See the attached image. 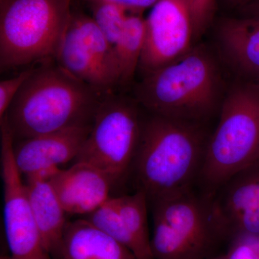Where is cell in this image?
<instances>
[{"label":"cell","mask_w":259,"mask_h":259,"mask_svg":"<svg viewBox=\"0 0 259 259\" xmlns=\"http://www.w3.org/2000/svg\"><path fill=\"white\" fill-rule=\"evenodd\" d=\"M207 259H227L226 257V255H213L212 257H209V258Z\"/></svg>","instance_id":"83f0119b"},{"label":"cell","mask_w":259,"mask_h":259,"mask_svg":"<svg viewBox=\"0 0 259 259\" xmlns=\"http://www.w3.org/2000/svg\"><path fill=\"white\" fill-rule=\"evenodd\" d=\"M94 226L111 236L131 251V242L121 218L115 197H110L86 218Z\"/></svg>","instance_id":"44dd1931"},{"label":"cell","mask_w":259,"mask_h":259,"mask_svg":"<svg viewBox=\"0 0 259 259\" xmlns=\"http://www.w3.org/2000/svg\"><path fill=\"white\" fill-rule=\"evenodd\" d=\"M104 96L49 61L35 66L3 119L14 141L90 125Z\"/></svg>","instance_id":"7a4b0ae2"},{"label":"cell","mask_w":259,"mask_h":259,"mask_svg":"<svg viewBox=\"0 0 259 259\" xmlns=\"http://www.w3.org/2000/svg\"><path fill=\"white\" fill-rule=\"evenodd\" d=\"M136 259H153L147 219L148 198L144 191L115 197Z\"/></svg>","instance_id":"e0dca14e"},{"label":"cell","mask_w":259,"mask_h":259,"mask_svg":"<svg viewBox=\"0 0 259 259\" xmlns=\"http://www.w3.org/2000/svg\"><path fill=\"white\" fill-rule=\"evenodd\" d=\"M62 259H136L134 253L87 219L68 222Z\"/></svg>","instance_id":"9a60e30c"},{"label":"cell","mask_w":259,"mask_h":259,"mask_svg":"<svg viewBox=\"0 0 259 259\" xmlns=\"http://www.w3.org/2000/svg\"><path fill=\"white\" fill-rule=\"evenodd\" d=\"M4 225L8 253L0 259H53L48 253L29 204L14 157V139L6 120L0 121Z\"/></svg>","instance_id":"ba28073f"},{"label":"cell","mask_w":259,"mask_h":259,"mask_svg":"<svg viewBox=\"0 0 259 259\" xmlns=\"http://www.w3.org/2000/svg\"><path fill=\"white\" fill-rule=\"evenodd\" d=\"M251 0H228V2L233 5H243L248 4Z\"/></svg>","instance_id":"4316f807"},{"label":"cell","mask_w":259,"mask_h":259,"mask_svg":"<svg viewBox=\"0 0 259 259\" xmlns=\"http://www.w3.org/2000/svg\"><path fill=\"white\" fill-rule=\"evenodd\" d=\"M91 17L112 46L120 38L130 14L135 10L103 1H90Z\"/></svg>","instance_id":"ffe728a7"},{"label":"cell","mask_w":259,"mask_h":259,"mask_svg":"<svg viewBox=\"0 0 259 259\" xmlns=\"http://www.w3.org/2000/svg\"><path fill=\"white\" fill-rule=\"evenodd\" d=\"M209 137L200 122L153 115L143 119L134 172L137 190L152 202L193 189Z\"/></svg>","instance_id":"6da1fadb"},{"label":"cell","mask_w":259,"mask_h":259,"mask_svg":"<svg viewBox=\"0 0 259 259\" xmlns=\"http://www.w3.org/2000/svg\"><path fill=\"white\" fill-rule=\"evenodd\" d=\"M53 173L27 177L25 192L42 243L53 259H62V245L67 221L66 211L51 186Z\"/></svg>","instance_id":"4fadbf2b"},{"label":"cell","mask_w":259,"mask_h":259,"mask_svg":"<svg viewBox=\"0 0 259 259\" xmlns=\"http://www.w3.org/2000/svg\"><path fill=\"white\" fill-rule=\"evenodd\" d=\"M209 196L214 223L223 240L259 234V161L233 175Z\"/></svg>","instance_id":"30bf717a"},{"label":"cell","mask_w":259,"mask_h":259,"mask_svg":"<svg viewBox=\"0 0 259 259\" xmlns=\"http://www.w3.org/2000/svg\"><path fill=\"white\" fill-rule=\"evenodd\" d=\"M220 38L230 59L242 71L259 76V15L226 19L220 28Z\"/></svg>","instance_id":"2e32d148"},{"label":"cell","mask_w":259,"mask_h":259,"mask_svg":"<svg viewBox=\"0 0 259 259\" xmlns=\"http://www.w3.org/2000/svg\"><path fill=\"white\" fill-rule=\"evenodd\" d=\"M92 127L93 124L74 126L14 141V157L19 171L28 177L59 169L60 165L75 160Z\"/></svg>","instance_id":"8fae6325"},{"label":"cell","mask_w":259,"mask_h":259,"mask_svg":"<svg viewBox=\"0 0 259 259\" xmlns=\"http://www.w3.org/2000/svg\"><path fill=\"white\" fill-rule=\"evenodd\" d=\"M136 102L116 93L105 95L74 160L101 171L112 188L125 185L134 172L143 122Z\"/></svg>","instance_id":"52a82bcc"},{"label":"cell","mask_w":259,"mask_h":259,"mask_svg":"<svg viewBox=\"0 0 259 259\" xmlns=\"http://www.w3.org/2000/svg\"><path fill=\"white\" fill-rule=\"evenodd\" d=\"M153 259H207L222 236L212 210L210 196L194 188L151 203Z\"/></svg>","instance_id":"8992f818"},{"label":"cell","mask_w":259,"mask_h":259,"mask_svg":"<svg viewBox=\"0 0 259 259\" xmlns=\"http://www.w3.org/2000/svg\"><path fill=\"white\" fill-rule=\"evenodd\" d=\"M35 66L22 70L19 74L0 81V120L3 119L20 89L33 73Z\"/></svg>","instance_id":"603a6c76"},{"label":"cell","mask_w":259,"mask_h":259,"mask_svg":"<svg viewBox=\"0 0 259 259\" xmlns=\"http://www.w3.org/2000/svg\"><path fill=\"white\" fill-rule=\"evenodd\" d=\"M258 161L259 83L252 80L237 85L223 101L199 176L204 193H213L233 175Z\"/></svg>","instance_id":"5b68a950"},{"label":"cell","mask_w":259,"mask_h":259,"mask_svg":"<svg viewBox=\"0 0 259 259\" xmlns=\"http://www.w3.org/2000/svg\"><path fill=\"white\" fill-rule=\"evenodd\" d=\"M253 81H256V82L259 83V76L258 77L255 78V79H253Z\"/></svg>","instance_id":"f1b7e54d"},{"label":"cell","mask_w":259,"mask_h":259,"mask_svg":"<svg viewBox=\"0 0 259 259\" xmlns=\"http://www.w3.org/2000/svg\"><path fill=\"white\" fill-rule=\"evenodd\" d=\"M54 61L100 95L115 93L119 88L117 79L85 47L71 18L58 47Z\"/></svg>","instance_id":"5bb4252c"},{"label":"cell","mask_w":259,"mask_h":259,"mask_svg":"<svg viewBox=\"0 0 259 259\" xmlns=\"http://www.w3.org/2000/svg\"><path fill=\"white\" fill-rule=\"evenodd\" d=\"M66 213L90 214L110 198L111 183L97 168L75 162L69 168H59L49 178Z\"/></svg>","instance_id":"7c38bea8"},{"label":"cell","mask_w":259,"mask_h":259,"mask_svg":"<svg viewBox=\"0 0 259 259\" xmlns=\"http://www.w3.org/2000/svg\"><path fill=\"white\" fill-rule=\"evenodd\" d=\"M88 1H103L122 5L135 11L143 12L147 8H152L159 0H88Z\"/></svg>","instance_id":"d4e9b609"},{"label":"cell","mask_w":259,"mask_h":259,"mask_svg":"<svg viewBox=\"0 0 259 259\" xmlns=\"http://www.w3.org/2000/svg\"><path fill=\"white\" fill-rule=\"evenodd\" d=\"M71 20L76 27L85 47L117 79L120 88V74L113 46L107 40L91 15L80 10H73Z\"/></svg>","instance_id":"d6986e66"},{"label":"cell","mask_w":259,"mask_h":259,"mask_svg":"<svg viewBox=\"0 0 259 259\" xmlns=\"http://www.w3.org/2000/svg\"><path fill=\"white\" fill-rule=\"evenodd\" d=\"M194 36L189 0H159L146 18L139 69L146 76L180 59L190 50Z\"/></svg>","instance_id":"9c48e42d"},{"label":"cell","mask_w":259,"mask_h":259,"mask_svg":"<svg viewBox=\"0 0 259 259\" xmlns=\"http://www.w3.org/2000/svg\"><path fill=\"white\" fill-rule=\"evenodd\" d=\"M72 0H0L1 72L54 61Z\"/></svg>","instance_id":"277c9868"},{"label":"cell","mask_w":259,"mask_h":259,"mask_svg":"<svg viewBox=\"0 0 259 259\" xmlns=\"http://www.w3.org/2000/svg\"><path fill=\"white\" fill-rule=\"evenodd\" d=\"M219 92L215 62L198 47L144 76L135 95L153 115L202 123L215 110Z\"/></svg>","instance_id":"3957f363"},{"label":"cell","mask_w":259,"mask_h":259,"mask_svg":"<svg viewBox=\"0 0 259 259\" xmlns=\"http://www.w3.org/2000/svg\"><path fill=\"white\" fill-rule=\"evenodd\" d=\"M215 2L216 0H189L194 36H199L208 26L214 14Z\"/></svg>","instance_id":"cb8c5ba5"},{"label":"cell","mask_w":259,"mask_h":259,"mask_svg":"<svg viewBox=\"0 0 259 259\" xmlns=\"http://www.w3.org/2000/svg\"><path fill=\"white\" fill-rule=\"evenodd\" d=\"M245 5L248 8L250 15H259V0H251Z\"/></svg>","instance_id":"484cf974"},{"label":"cell","mask_w":259,"mask_h":259,"mask_svg":"<svg viewBox=\"0 0 259 259\" xmlns=\"http://www.w3.org/2000/svg\"><path fill=\"white\" fill-rule=\"evenodd\" d=\"M227 259H259V234H240L229 241Z\"/></svg>","instance_id":"7402d4cb"},{"label":"cell","mask_w":259,"mask_h":259,"mask_svg":"<svg viewBox=\"0 0 259 259\" xmlns=\"http://www.w3.org/2000/svg\"><path fill=\"white\" fill-rule=\"evenodd\" d=\"M146 32V19L142 12L133 11L127 18L122 35L114 45L119 74L120 88L128 85L139 69Z\"/></svg>","instance_id":"ac0fdd59"}]
</instances>
